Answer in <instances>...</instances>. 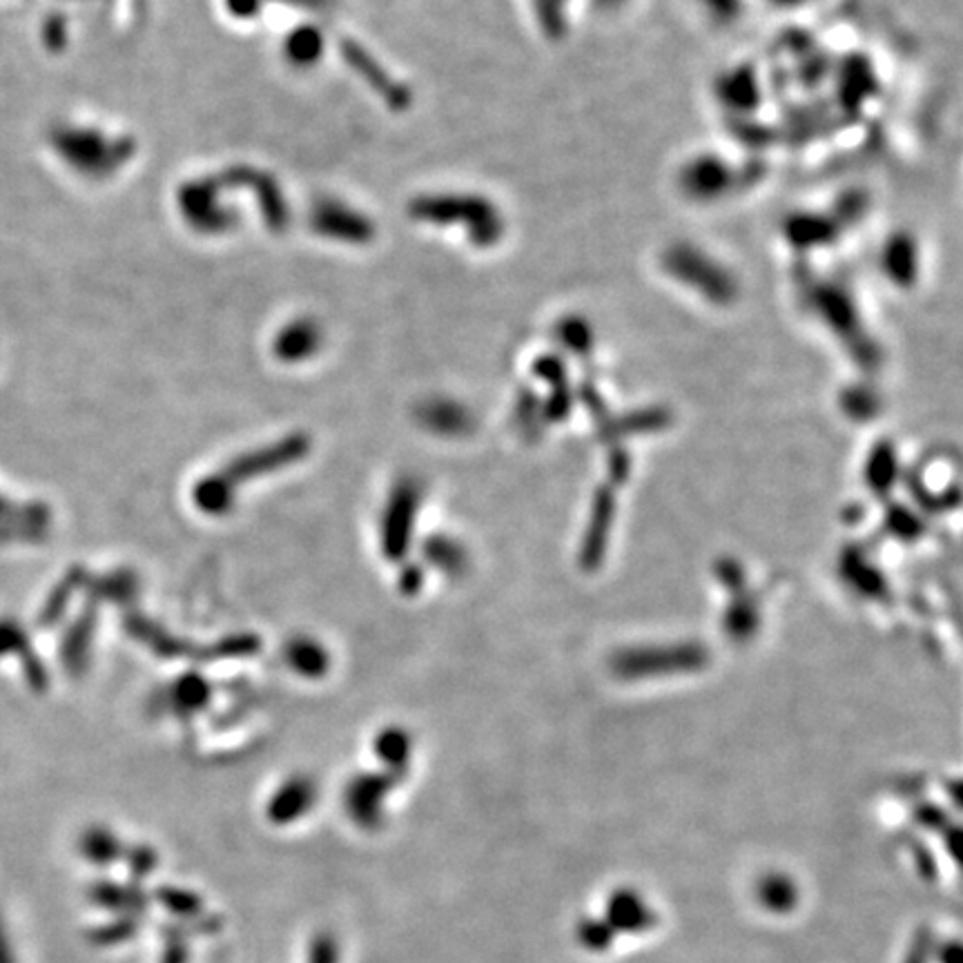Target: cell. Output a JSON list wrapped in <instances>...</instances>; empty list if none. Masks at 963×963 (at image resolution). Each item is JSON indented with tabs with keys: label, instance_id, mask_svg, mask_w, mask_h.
<instances>
[{
	"label": "cell",
	"instance_id": "6da1fadb",
	"mask_svg": "<svg viewBox=\"0 0 963 963\" xmlns=\"http://www.w3.org/2000/svg\"><path fill=\"white\" fill-rule=\"evenodd\" d=\"M602 919L616 934L619 932H627V934L645 932L656 923L654 910L634 890H619V893L611 895Z\"/></svg>",
	"mask_w": 963,
	"mask_h": 963
},
{
	"label": "cell",
	"instance_id": "7a4b0ae2",
	"mask_svg": "<svg viewBox=\"0 0 963 963\" xmlns=\"http://www.w3.org/2000/svg\"><path fill=\"white\" fill-rule=\"evenodd\" d=\"M90 899L103 910L117 912V915H132L141 917L147 906L150 897L139 884H114V882H97L90 888Z\"/></svg>",
	"mask_w": 963,
	"mask_h": 963
},
{
	"label": "cell",
	"instance_id": "3957f363",
	"mask_svg": "<svg viewBox=\"0 0 963 963\" xmlns=\"http://www.w3.org/2000/svg\"><path fill=\"white\" fill-rule=\"evenodd\" d=\"M756 897L765 910L776 915L790 912L799 904V890L787 874H765L756 886Z\"/></svg>",
	"mask_w": 963,
	"mask_h": 963
},
{
	"label": "cell",
	"instance_id": "277c9868",
	"mask_svg": "<svg viewBox=\"0 0 963 963\" xmlns=\"http://www.w3.org/2000/svg\"><path fill=\"white\" fill-rule=\"evenodd\" d=\"M154 899L174 917L179 919H197L201 915H206V904L204 899L186 888H177V886H161L154 890Z\"/></svg>",
	"mask_w": 963,
	"mask_h": 963
},
{
	"label": "cell",
	"instance_id": "5b68a950",
	"mask_svg": "<svg viewBox=\"0 0 963 963\" xmlns=\"http://www.w3.org/2000/svg\"><path fill=\"white\" fill-rule=\"evenodd\" d=\"M83 856L95 865H112L123 856V847L108 830H90L80 841Z\"/></svg>",
	"mask_w": 963,
	"mask_h": 963
},
{
	"label": "cell",
	"instance_id": "8992f818",
	"mask_svg": "<svg viewBox=\"0 0 963 963\" xmlns=\"http://www.w3.org/2000/svg\"><path fill=\"white\" fill-rule=\"evenodd\" d=\"M310 801H313V792H310L308 785H302V783L288 785L286 790L280 792L277 799L273 801L271 819L275 823H291L293 819H297L302 812L308 810Z\"/></svg>",
	"mask_w": 963,
	"mask_h": 963
},
{
	"label": "cell",
	"instance_id": "52a82bcc",
	"mask_svg": "<svg viewBox=\"0 0 963 963\" xmlns=\"http://www.w3.org/2000/svg\"><path fill=\"white\" fill-rule=\"evenodd\" d=\"M139 932V917L132 915H117V919H112L110 923H103L99 928H95L90 932V941L95 945H117L123 941L134 939Z\"/></svg>",
	"mask_w": 963,
	"mask_h": 963
},
{
	"label": "cell",
	"instance_id": "ba28073f",
	"mask_svg": "<svg viewBox=\"0 0 963 963\" xmlns=\"http://www.w3.org/2000/svg\"><path fill=\"white\" fill-rule=\"evenodd\" d=\"M223 926L221 917L215 915H201L197 919H188L186 923H165L163 926V937L165 939H184L188 941L190 937L197 934H215L219 932Z\"/></svg>",
	"mask_w": 963,
	"mask_h": 963
},
{
	"label": "cell",
	"instance_id": "9c48e42d",
	"mask_svg": "<svg viewBox=\"0 0 963 963\" xmlns=\"http://www.w3.org/2000/svg\"><path fill=\"white\" fill-rule=\"evenodd\" d=\"M614 937H616V932L606 926L604 919H584L578 926L580 943L593 952L606 950L611 945V941H614Z\"/></svg>",
	"mask_w": 963,
	"mask_h": 963
},
{
	"label": "cell",
	"instance_id": "30bf717a",
	"mask_svg": "<svg viewBox=\"0 0 963 963\" xmlns=\"http://www.w3.org/2000/svg\"><path fill=\"white\" fill-rule=\"evenodd\" d=\"M125 858H128L130 874H132V882H134V884L147 879L150 874H152V869H154L156 863H158L156 852H154L152 847H147V845H134V847H130V850L125 852Z\"/></svg>",
	"mask_w": 963,
	"mask_h": 963
},
{
	"label": "cell",
	"instance_id": "8fae6325",
	"mask_svg": "<svg viewBox=\"0 0 963 963\" xmlns=\"http://www.w3.org/2000/svg\"><path fill=\"white\" fill-rule=\"evenodd\" d=\"M308 963H337V941L332 934L324 932L313 939Z\"/></svg>",
	"mask_w": 963,
	"mask_h": 963
},
{
	"label": "cell",
	"instance_id": "7c38bea8",
	"mask_svg": "<svg viewBox=\"0 0 963 963\" xmlns=\"http://www.w3.org/2000/svg\"><path fill=\"white\" fill-rule=\"evenodd\" d=\"M188 941L184 939H165V950L161 954L158 963H188Z\"/></svg>",
	"mask_w": 963,
	"mask_h": 963
},
{
	"label": "cell",
	"instance_id": "4fadbf2b",
	"mask_svg": "<svg viewBox=\"0 0 963 963\" xmlns=\"http://www.w3.org/2000/svg\"><path fill=\"white\" fill-rule=\"evenodd\" d=\"M0 963H12V956H10L8 943L3 939V932H0Z\"/></svg>",
	"mask_w": 963,
	"mask_h": 963
}]
</instances>
